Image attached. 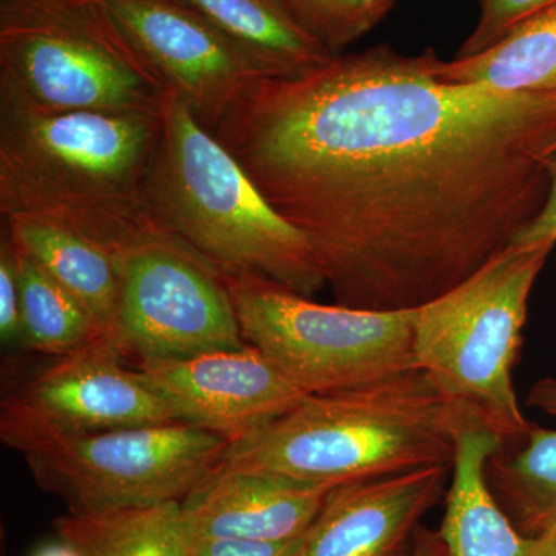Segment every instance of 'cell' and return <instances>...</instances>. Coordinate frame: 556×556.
<instances>
[{
    "instance_id": "obj_21",
    "label": "cell",
    "mask_w": 556,
    "mask_h": 556,
    "mask_svg": "<svg viewBox=\"0 0 556 556\" xmlns=\"http://www.w3.org/2000/svg\"><path fill=\"white\" fill-rule=\"evenodd\" d=\"M525 439L517 452L501 448L490 459L486 477L541 533L556 521V430L532 427Z\"/></svg>"
},
{
    "instance_id": "obj_27",
    "label": "cell",
    "mask_w": 556,
    "mask_h": 556,
    "mask_svg": "<svg viewBox=\"0 0 556 556\" xmlns=\"http://www.w3.org/2000/svg\"><path fill=\"white\" fill-rule=\"evenodd\" d=\"M527 405L548 416H556V379L538 380L530 388Z\"/></svg>"
},
{
    "instance_id": "obj_16",
    "label": "cell",
    "mask_w": 556,
    "mask_h": 556,
    "mask_svg": "<svg viewBox=\"0 0 556 556\" xmlns=\"http://www.w3.org/2000/svg\"><path fill=\"white\" fill-rule=\"evenodd\" d=\"M2 219L3 232L17 251L35 260L72 298L78 300L104 338L115 343L121 280L112 254L75 230L46 219Z\"/></svg>"
},
{
    "instance_id": "obj_30",
    "label": "cell",
    "mask_w": 556,
    "mask_h": 556,
    "mask_svg": "<svg viewBox=\"0 0 556 556\" xmlns=\"http://www.w3.org/2000/svg\"><path fill=\"white\" fill-rule=\"evenodd\" d=\"M33 556H83L75 548L67 546V544H50V546L40 547Z\"/></svg>"
},
{
    "instance_id": "obj_17",
    "label": "cell",
    "mask_w": 556,
    "mask_h": 556,
    "mask_svg": "<svg viewBox=\"0 0 556 556\" xmlns=\"http://www.w3.org/2000/svg\"><path fill=\"white\" fill-rule=\"evenodd\" d=\"M214 25L266 78H294L334 58L311 35L287 0H178Z\"/></svg>"
},
{
    "instance_id": "obj_7",
    "label": "cell",
    "mask_w": 556,
    "mask_h": 556,
    "mask_svg": "<svg viewBox=\"0 0 556 556\" xmlns=\"http://www.w3.org/2000/svg\"><path fill=\"white\" fill-rule=\"evenodd\" d=\"M555 244L510 247L441 298L416 308L413 351L447 396L463 402L503 437L525 439L514 368L530 292Z\"/></svg>"
},
{
    "instance_id": "obj_15",
    "label": "cell",
    "mask_w": 556,
    "mask_h": 556,
    "mask_svg": "<svg viewBox=\"0 0 556 556\" xmlns=\"http://www.w3.org/2000/svg\"><path fill=\"white\" fill-rule=\"evenodd\" d=\"M504 444L484 422L471 424L457 438L438 530L448 556H535L540 551L543 538L521 535L490 490L486 467Z\"/></svg>"
},
{
    "instance_id": "obj_9",
    "label": "cell",
    "mask_w": 556,
    "mask_h": 556,
    "mask_svg": "<svg viewBox=\"0 0 556 556\" xmlns=\"http://www.w3.org/2000/svg\"><path fill=\"white\" fill-rule=\"evenodd\" d=\"M121 280L115 343L138 365L247 346L217 270L174 239L115 255Z\"/></svg>"
},
{
    "instance_id": "obj_28",
    "label": "cell",
    "mask_w": 556,
    "mask_h": 556,
    "mask_svg": "<svg viewBox=\"0 0 556 556\" xmlns=\"http://www.w3.org/2000/svg\"><path fill=\"white\" fill-rule=\"evenodd\" d=\"M408 556H448V552L439 532L419 527Z\"/></svg>"
},
{
    "instance_id": "obj_10",
    "label": "cell",
    "mask_w": 556,
    "mask_h": 556,
    "mask_svg": "<svg viewBox=\"0 0 556 556\" xmlns=\"http://www.w3.org/2000/svg\"><path fill=\"white\" fill-rule=\"evenodd\" d=\"M100 3L164 89L185 101L207 131L266 78L237 43L178 0Z\"/></svg>"
},
{
    "instance_id": "obj_26",
    "label": "cell",
    "mask_w": 556,
    "mask_h": 556,
    "mask_svg": "<svg viewBox=\"0 0 556 556\" xmlns=\"http://www.w3.org/2000/svg\"><path fill=\"white\" fill-rule=\"evenodd\" d=\"M551 190L546 204L538 217L515 239L511 247H536V244H556V152L547 159Z\"/></svg>"
},
{
    "instance_id": "obj_18",
    "label": "cell",
    "mask_w": 556,
    "mask_h": 556,
    "mask_svg": "<svg viewBox=\"0 0 556 556\" xmlns=\"http://www.w3.org/2000/svg\"><path fill=\"white\" fill-rule=\"evenodd\" d=\"M62 543L83 556H192L179 501L54 519Z\"/></svg>"
},
{
    "instance_id": "obj_6",
    "label": "cell",
    "mask_w": 556,
    "mask_h": 556,
    "mask_svg": "<svg viewBox=\"0 0 556 556\" xmlns=\"http://www.w3.org/2000/svg\"><path fill=\"white\" fill-rule=\"evenodd\" d=\"M166 94L100 0H0V102L161 113Z\"/></svg>"
},
{
    "instance_id": "obj_12",
    "label": "cell",
    "mask_w": 556,
    "mask_h": 556,
    "mask_svg": "<svg viewBox=\"0 0 556 556\" xmlns=\"http://www.w3.org/2000/svg\"><path fill=\"white\" fill-rule=\"evenodd\" d=\"M123 353L108 339L94 340L56 357L11 397L53 426L72 431L177 422L169 405L124 365Z\"/></svg>"
},
{
    "instance_id": "obj_20",
    "label": "cell",
    "mask_w": 556,
    "mask_h": 556,
    "mask_svg": "<svg viewBox=\"0 0 556 556\" xmlns=\"http://www.w3.org/2000/svg\"><path fill=\"white\" fill-rule=\"evenodd\" d=\"M16 252L22 294V343L39 353L60 357L94 340L105 339L78 300L35 260L17 249Z\"/></svg>"
},
{
    "instance_id": "obj_4",
    "label": "cell",
    "mask_w": 556,
    "mask_h": 556,
    "mask_svg": "<svg viewBox=\"0 0 556 556\" xmlns=\"http://www.w3.org/2000/svg\"><path fill=\"white\" fill-rule=\"evenodd\" d=\"M148 200L160 228L218 274H254L309 299L327 287L306 237L170 91Z\"/></svg>"
},
{
    "instance_id": "obj_13",
    "label": "cell",
    "mask_w": 556,
    "mask_h": 556,
    "mask_svg": "<svg viewBox=\"0 0 556 556\" xmlns=\"http://www.w3.org/2000/svg\"><path fill=\"white\" fill-rule=\"evenodd\" d=\"M450 471L433 466L336 486L292 556H408Z\"/></svg>"
},
{
    "instance_id": "obj_19",
    "label": "cell",
    "mask_w": 556,
    "mask_h": 556,
    "mask_svg": "<svg viewBox=\"0 0 556 556\" xmlns=\"http://www.w3.org/2000/svg\"><path fill=\"white\" fill-rule=\"evenodd\" d=\"M450 83L497 91H541L556 87V5L519 22L496 43L473 56L438 61Z\"/></svg>"
},
{
    "instance_id": "obj_32",
    "label": "cell",
    "mask_w": 556,
    "mask_h": 556,
    "mask_svg": "<svg viewBox=\"0 0 556 556\" xmlns=\"http://www.w3.org/2000/svg\"><path fill=\"white\" fill-rule=\"evenodd\" d=\"M554 152H556V146H555Z\"/></svg>"
},
{
    "instance_id": "obj_22",
    "label": "cell",
    "mask_w": 556,
    "mask_h": 556,
    "mask_svg": "<svg viewBox=\"0 0 556 556\" xmlns=\"http://www.w3.org/2000/svg\"><path fill=\"white\" fill-rule=\"evenodd\" d=\"M300 24L334 56L375 27L357 0H287Z\"/></svg>"
},
{
    "instance_id": "obj_8",
    "label": "cell",
    "mask_w": 556,
    "mask_h": 556,
    "mask_svg": "<svg viewBox=\"0 0 556 556\" xmlns=\"http://www.w3.org/2000/svg\"><path fill=\"white\" fill-rule=\"evenodd\" d=\"M241 334L308 396L416 368V309L324 305L254 276L219 274Z\"/></svg>"
},
{
    "instance_id": "obj_3",
    "label": "cell",
    "mask_w": 556,
    "mask_h": 556,
    "mask_svg": "<svg viewBox=\"0 0 556 556\" xmlns=\"http://www.w3.org/2000/svg\"><path fill=\"white\" fill-rule=\"evenodd\" d=\"M485 422L422 369L314 394L232 442L222 466L336 489L433 466L452 467L460 431ZM489 426V424H486Z\"/></svg>"
},
{
    "instance_id": "obj_29",
    "label": "cell",
    "mask_w": 556,
    "mask_h": 556,
    "mask_svg": "<svg viewBox=\"0 0 556 556\" xmlns=\"http://www.w3.org/2000/svg\"><path fill=\"white\" fill-rule=\"evenodd\" d=\"M358 7L364 11L372 24H378L383 14L393 5V0H357Z\"/></svg>"
},
{
    "instance_id": "obj_11",
    "label": "cell",
    "mask_w": 556,
    "mask_h": 556,
    "mask_svg": "<svg viewBox=\"0 0 556 556\" xmlns=\"http://www.w3.org/2000/svg\"><path fill=\"white\" fill-rule=\"evenodd\" d=\"M141 379L172 409L177 422L232 442L262 430L298 407L299 390L258 348L138 365Z\"/></svg>"
},
{
    "instance_id": "obj_14",
    "label": "cell",
    "mask_w": 556,
    "mask_h": 556,
    "mask_svg": "<svg viewBox=\"0 0 556 556\" xmlns=\"http://www.w3.org/2000/svg\"><path fill=\"white\" fill-rule=\"evenodd\" d=\"M332 489L295 479L219 466L181 501L193 540L280 543L300 538Z\"/></svg>"
},
{
    "instance_id": "obj_5",
    "label": "cell",
    "mask_w": 556,
    "mask_h": 556,
    "mask_svg": "<svg viewBox=\"0 0 556 556\" xmlns=\"http://www.w3.org/2000/svg\"><path fill=\"white\" fill-rule=\"evenodd\" d=\"M0 439L70 514L181 503L222 466L230 445L229 439L182 422L65 430L11 396L0 405Z\"/></svg>"
},
{
    "instance_id": "obj_1",
    "label": "cell",
    "mask_w": 556,
    "mask_h": 556,
    "mask_svg": "<svg viewBox=\"0 0 556 556\" xmlns=\"http://www.w3.org/2000/svg\"><path fill=\"white\" fill-rule=\"evenodd\" d=\"M438 61L380 46L262 78L211 131L309 241L338 305L419 308L546 204L556 87L450 83Z\"/></svg>"
},
{
    "instance_id": "obj_24",
    "label": "cell",
    "mask_w": 556,
    "mask_h": 556,
    "mask_svg": "<svg viewBox=\"0 0 556 556\" xmlns=\"http://www.w3.org/2000/svg\"><path fill=\"white\" fill-rule=\"evenodd\" d=\"M0 338L2 342H22V294L17 252L5 232L0 241Z\"/></svg>"
},
{
    "instance_id": "obj_31",
    "label": "cell",
    "mask_w": 556,
    "mask_h": 556,
    "mask_svg": "<svg viewBox=\"0 0 556 556\" xmlns=\"http://www.w3.org/2000/svg\"><path fill=\"white\" fill-rule=\"evenodd\" d=\"M543 532L547 533L548 540H551L552 551H554V556H556V521L548 525ZM540 535V533H538Z\"/></svg>"
},
{
    "instance_id": "obj_25",
    "label": "cell",
    "mask_w": 556,
    "mask_h": 556,
    "mask_svg": "<svg viewBox=\"0 0 556 556\" xmlns=\"http://www.w3.org/2000/svg\"><path fill=\"white\" fill-rule=\"evenodd\" d=\"M302 538V536H300ZM300 538L280 543L247 540H195L192 556H292Z\"/></svg>"
},
{
    "instance_id": "obj_23",
    "label": "cell",
    "mask_w": 556,
    "mask_h": 556,
    "mask_svg": "<svg viewBox=\"0 0 556 556\" xmlns=\"http://www.w3.org/2000/svg\"><path fill=\"white\" fill-rule=\"evenodd\" d=\"M552 5H556V0H479L481 13L477 27L456 58L473 56L489 49L519 22Z\"/></svg>"
},
{
    "instance_id": "obj_2",
    "label": "cell",
    "mask_w": 556,
    "mask_h": 556,
    "mask_svg": "<svg viewBox=\"0 0 556 556\" xmlns=\"http://www.w3.org/2000/svg\"><path fill=\"white\" fill-rule=\"evenodd\" d=\"M160 138L161 113L42 112L0 102V214L64 226L112 257L172 237L148 200Z\"/></svg>"
}]
</instances>
